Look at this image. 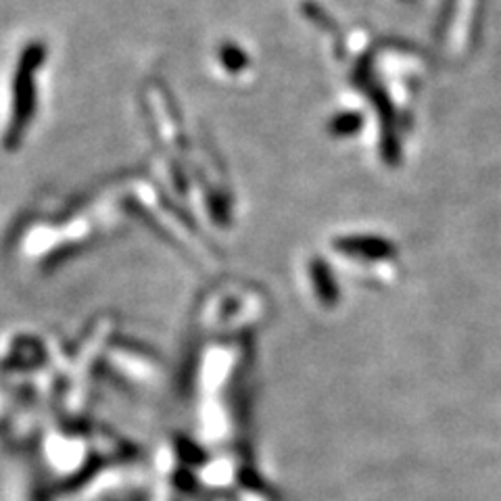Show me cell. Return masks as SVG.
Returning a JSON list of instances; mask_svg holds the SVG:
<instances>
[{
  "instance_id": "7a4b0ae2",
  "label": "cell",
  "mask_w": 501,
  "mask_h": 501,
  "mask_svg": "<svg viewBox=\"0 0 501 501\" xmlns=\"http://www.w3.org/2000/svg\"><path fill=\"white\" fill-rule=\"evenodd\" d=\"M309 276H312L318 299L324 303L326 307H334L336 303H339V284H336L331 265H328L324 259L315 257L312 259V263H309Z\"/></svg>"
},
{
  "instance_id": "6da1fadb",
  "label": "cell",
  "mask_w": 501,
  "mask_h": 501,
  "mask_svg": "<svg viewBox=\"0 0 501 501\" xmlns=\"http://www.w3.org/2000/svg\"><path fill=\"white\" fill-rule=\"evenodd\" d=\"M336 253L364 262H384L397 255L395 245L380 237H341L333 240Z\"/></svg>"
}]
</instances>
